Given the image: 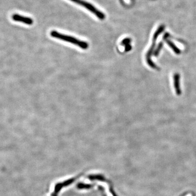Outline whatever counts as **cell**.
<instances>
[{
  "instance_id": "13",
  "label": "cell",
  "mask_w": 196,
  "mask_h": 196,
  "mask_svg": "<svg viewBox=\"0 0 196 196\" xmlns=\"http://www.w3.org/2000/svg\"><path fill=\"white\" fill-rule=\"evenodd\" d=\"M132 46L130 44L127 45L125 46V51H129L131 50Z\"/></svg>"
},
{
  "instance_id": "9",
  "label": "cell",
  "mask_w": 196,
  "mask_h": 196,
  "mask_svg": "<svg viewBox=\"0 0 196 196\" xmlns=\"http://www.w3.org/2000/svg\"><path fill=\"white\" fill-rule=\"evenodd\" d=\"M162 46H163V43H162V42H160V43H159V44H158L157 48H156V49L155 50L154 53L155 56H158V55L159 54L160 51V50H161Z\"/></svg>"
},
{
  "instance_id": "2",
  "label": "cell",
  "mask_w": 196,
  "mask_h": 196,
  "mask_svg": "<svg viewBox=\"0 0 196 196\" xmlns=\"http://www.w3.org/2000/svg\"><path fill=\"white\" fill-rule=\"evenodd\" d=\"M70 1L75 3L76 4H79L81 6L84 7L85 8L88 10L91 13H93L95 16L97 17L98 18L101 20L105 19V15L102 12L98 10L96 7L94 6L93 4H91L89 2L84 1V0H69Z\"/></svg>"
},
{
  "instance_id": "1",
  "label": "cell",
  "mask_w": 196,
  "mask_h": 196,
  "mask_svg": "<svg viewBox=\"0 0 196 196\" xmlns=\"http://www.w3.org/2000/svg\"><path fill=\"white\" fill-rule=\"evenodd\" d=\"M50 35L53 38L60 39V41H66L68 43H70L74 44L75 45L77 46L78 47H79L83 50L88 49L89 47L88 43L86 41H82L78 39L75 37L64 35L62 33L58 32L56 31H52L51 32H50Z\"/></svg>"
},
{
  "instance_id": "15",
  "label": "cell",
  "mask_w": 196,
  "mask_h": 196,
  "mask_svg": "<svg viewBox=\"0 0 196 196\" xmlns=\"http://www.w3.org/2000/svg\"><path fill=\"white\" fill-rule=\"evenodd\" d=\"M169 37V34H168V33H166L164 35V40H166V39H167V38Z\"/></svg>"
},
{
  "instance_id": "5",
  "label": "cell",
  "mask_w": 196,
  "mask_h": 196,
  "mask_svg": "<svg viewBox=\"0 0 196 196\" xmlns=\"http://www.w3.org/2000/svg\"><path fill=\"white\" fill-rule=\"evenodd\" d=\"M166 42H167V43L168 45L170 46L171 49L174 51L175 54H178V55L180 54V52H181L180 50L178 48H177V46L175 45L173 43L172 41H170L168 39H166Z\"/></svg>"
},
{
  "instance_id": "11",
  "label": "cell",
  "mask_w": 196,
  "mask_h": 196,
  "mask_svg": "<svg viewBox=\"0 0 196 196\" xmlns=\"http://www.w3.org/2000/svg\"><path fill=\"white\" fill-rule=\"evenodd\" d=\"M74 181H75V179L72 178V179H68L66 181L63 182V183H62V184L63 186H68L71 184Z\"/></svg>"
},
{
  "instance_id": "3",
  "label": "cell",
  "mask_w": 196,
  "mask_h": 196,
  "mask_svg": "<svg viewBox=\"0 0 196 196\" xmlns=\"http://www.w3.org/2000/svg\"><path fill=\"white\" fill-rule=\"evenodd\" d=\"M12 19L15 22H21L28 25H31L33 24V20L32 19H31L30 17H26L24 16L19 15L17 14H15L12 15Z\"/></svg>"
},
{
  "instance_id": "7",
  "label": "cell",
  "mask_w": 196,
  "mask_h": 196,
  "mask_svg": "<svg viewBox=\"0 0 196 196\" xmlns=\"http://www.w3.org/2000/svg\"><path fill=\"white\" fill-rule=\"evenodd\" d=\"M89 179L91 180H99V181H104L105 178L101 175H91L88 176Z\"/></svg>"
},
{
  "instance_id": "10",
  "label": "cell",
  "mask_w": 196,
  "mask_h": 196,
  "mask_svg": "<svg viewBox=\"0 0 196 196\" xmlns=\"http://www.w3.org/2000/svg\"><path fill=\"white\" fill-rule=\"evenodd\" d=\"M63 187V186L62 184V183L57 184L56 185H55V193L56 194H57V193L62 189V188Z\"/></svg>"
},
{
  "instance_id": "6",
  "label": "cell",
  "mask_w": 196,
  "mask_h": 196,
  "mask_svg": "<svg viewBox=\"0 0 196 196\" xmlns=\"http://www.w3.org/2000/svg\"><path fill=\"white\" fill-rule=\"evenodd\" d=\"M164 28H165V27H164V25H161V26H159V28H157V30L155 31V32L154 33V36H153V41H156V40L157 39V37H159V36L164 31Z\"/></svg>"
},
{
  "instance_id": "8",
  "label": "cell",
  "mask_w": 196,
  "mask_h": 196,
  "mask_svg": "<svg viewBox=\"0 0 196 196\" xmlns=\"http://www.w3.org/2000/svg\"><path fill=\"white\" fill-rule=\"evenodd\" d=\"M92 186L89 184H85L79 183L77 185V188L79 189H89L92 188Z\"/></svg>"
},
{
  "instance_id": "4",
  "label": "cell",
  "mask_w": 196,
  "mask_h": 196,
  "mask_svg": "<svg viewBox=\"0 0 196 196\" xmlns=\"http://www.w3.org/2000/svg\"><path fill=\"white\" fill-rule=\"evenodd\" d=\"M173 80H174V85L176 93L177 95H180L181 89L180 88V75L179 74H175L173 76Z\"/></svg>"
},
{
  "instance_id": "12",
  "label": "cell",
  "mask_w": 196,
  "mask_h": 196,
  "mask_svg": "<svg viewBox=\"0 0 196 196\" xmlns=\"http://www.w3.org/2000/svg\"><path fill=\"white\" fill-rule=\"evenodd\" d=\"M131 41V40L129 38H127L123 39L121 43H122L121 44L124 46L127 45H129Z\"/></svg>"
},
{
  "instance_id": "14",
  "label": "cell",
  "mask_w": 196,
  "mask_h": 196,
  "mask_svg": "<svg viewBox=\"0 0 196 196\" xmlns=\"http://www.w3.org/2000/svg\"><path fill=\"white\" fill-rule=\"evenodd\" d=\"M181 196H194V195L191 193H186V194H183Z\"/></svg>"
}]
</instances>
